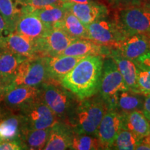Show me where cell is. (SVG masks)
Returning <instances> with one entry per match:
<instances>
[{
	"label": "cell",
	"mask_w": 150,
	"mask_h": 150,
	"mask_svg": "<svg viewBox=\"0 0 150 150\" xmlns=\"http://www.w3.org/2000/svg\"><path fill=\"white\" fill-rule=\"evenodd\" d=\"M50 128L43 129H22L20 133V139L25 146L26 149H43L47 142Z\"/></svg>",
	"instance_id": "24"
},
{
	"label": "cell",
	"mask_w": 150,
	"mask_h": 150,
	"mask_svg": "<svg viewBox=\"0 0 150 150\" xmlns=\"http://www.w3.org/2000/svg\"><path fill=\"white\" fill-rule=\"evenodd\" d=\"M117 24L127 36L150 33V7L144 5L123 9Z\"/></svg>",
	"instance_id": "7"
},
{
	"label": "cell",
	"mask_w": 150,
	"mask_h": 150,
	"mask_svg": "<svg viewBox=\"0 0 150 150\" xmlns=\"http://www.w3.org/2000/svg\"><path fill=\"white\" fill-rule=\"evenodd\" d=\"M128 90L114 60L110 57L104 61L99 91L107 109L115 110L117 93Z\"/></svg>",
	"instance_id": "4"
},
{
	"label": "cell",
	"mask_w": 150,
	"mask_h": 150,
	"mask_svg": "<svg viewBox=\"0 0 150 150\" xmlns=\"http://www.w3.org/2000/svg\"><path fill=\"white\" fill-rule=\"evenodd\" d=\"M76 39L70 36L61 28L55 27L44 36L35 40L38 56H55L63 51Z\"/></svg>",
	"instance_id": "9"
},
{
	"label": "cell",
	"mask_w": 150,
	"mask_h": 150,
	"mask_svg": "<svg viewBox=\"0 0 150 150\" xmlns=\"http://www.w3.org/2000/svg\"><path fill=\"white\" fill-rule=\"evenodd\" d=\"M65 2L69 3H77V4H83L88 3L91 1H93V0H65Z\"/></svg>",
	"instance_id": "37"
},
{
	"label": "cell",
	"mask_w": 150,
	"mask_h": 150,
	"mask_svg": "<svg viewBox=\"0 0 150 150\" xmlns=\"http://www.w3.org/2000/svg\"><path fill=\"white\" fill-rule=\"evenodd\" d=\"M145 6H148V7H150V0H149V2L145 4Z\"/></svg>",
	"instance_id": "40"
},
{
	"label": "cell",
	"mask_w": 150,
	"mask_h": 150,
	"mask_svg": "<svg viewBox=\"0 0 150 150\" xmlns=\"http://www.w3.org/2000/svg\"><path fill=\"white\" fill-rule=\"evenodd\" d=\"M63 6L86 26L108 15L106 6L94 1L83 4L65 2Z\"/></svg>",
	"instance_id": "12"
},
{
	"label": "cell",
	"mask_w": 150,
	"mask_h": 150,
	"mask_svg": "<svg viewBox=\"0 0 150 150\" xmlns=\"http://www.w3.org/2000/svg\"><path fill=\"white\" fill-rule=\"evenodd\" d=\"M115 47L122 56L135 61L150 50V40L145 34L131 35L120 41Z\"/></svg>",
	"instance_id": "15"
},
{
	"label": "cell",
	"mask_w": 150,
	"mask_h": 150,
	"mask_svg": "<svg viewBox=\"0 0 150 150\" xmlns=\"http://www.w3.org/2000/svg\"><path fill=\"white\" fill-rule=\"evenodd\" d=\"M107 110L102 99H85L79 100L67 120L75 134L95 135Z\"/></svg>",
	"instance_id": "2"
},
{
	"label": "cell",
	"mask_w": 150,
	"mask_h": 150,
	"mask_svg": "<svg viewBox=\"0 0 150 150\" xmlns=\"http://www.w3.org/2000/svg\"><path fill=\"white\" fill-rule=\"evenodd\" d=\"M9 33H10V31H9L8 27H7L6 24L2 17L0 15V38L5 36L6 35H7Z\"/></svg>",
	"instance_id": "35"
},
{
	"label": "cell",
	"mask_w": 150,
	"mask_h": 150,
	"mask_svg": "<svg viewBox=\"0 0 150 150\" xmlns=\"http://www.w3.org/2000/svg\"><path fill=\"white\" fill-rule=\"evenodd\" d=\"M102 146L97 136L93 134H75L72 138V145L70 149L74 150H95L101 149Z\"/></svg>",
	"instance_id": "29"
},
{
	"label": "cell",
	"mask_w": 150,
	"mask_h": 150,
	"mask_svg": "<svg viewBox=\"0 0 150 150\" xmlns=\"http://www.w3.org/2000/svg\"><path fill=\"white\" fill-rule=\"evenodd\" d=\"M141 94L131 91L118 92L116 95V108L120 109L122 113H128L135 110H140L143 107Z\"/></svg>",
	"instance_id": "27"
},
{
	"label": "cell",
	"mask_w": 150,
	"mask_h": 150,
	"mask_svg": "<svg viewBox=\"0 0 150 150\" xmlns=\"http://www.w3.org/2000/svg\"><path fill=\"white\" fill-rule=\"evenodd\" d=\"M47 80L45 56L31 57L19 65L10 86H40Z\"/></svg>",
	"instance_id": "6"
},
{
	"label": "cell",
	"mask_w": 150,
	"mask_h": 150,
	"mask_svg": "<svg viewBox=\"0 0 150 150\" xmlns=\"http://www.w3.org/2000/svg\"><path fill=\"white\" fill-rule=\"evenodd\" d=\"M0 46L28 58L37 57L35 40H31L13 31L0 38Z\"/></svg>",
	"instance_id": "14"
},
{
	"label": "cell",
	"mask_w": 150,
	"mask_h": 150,
	"mask_svg": "<svg viewBox=\"0 0 150 150\" xmlns=\"http://www.w3.org/2000/svg\"><path fill=\"white\" fill-rule=\"evenodd\" d=\"M135 1H138V0H114V1L117 3H129Z\"/></svg>",
	"instance_id": "39"
},
{
	"label": "cell",
	"mask_w": 150,
	"mask_h": 150,
	"mask_svg": "<svg viewBox=\"0 0 150 150\" xmlns=\"http://www.w3.org/2000/svg\"><path fill=\"white\" fill-rule=\"evenodd\" d=\"M136 65L138 66L137 84L138 93L146 96L150 93V68Z\"/></svg>",
	"instance_id": "31"
},
{
	"label": "cell",
	"mask_w": 150,
	"mask_h": 150,
	"mask_svg": "<svg viewBox=\"0 0 150 150\" xmlns=\"http://www.w3.org/2000/svg\"><path fill=\"white\" fill-rule=\"evenodd\" d=\"M23 6L19 0H0V15L10 32H13L18 20L22 15Z\"/></svg>",
	"instance_id": "23"
},
{
	"label": "cell",
	"mask_w": 150,
	"mask_h": 150,
	"mask_svg": "<svg viewBox=\"0 0 150 150\" xmlns=\"http://www.w3.org/2000/svg\"><path fill=\"white\" fill-rule=\"evenodd\" d=\"M40 87L30 86H16L8 87L0 98L8 109L18 111L30 102L40 97Z\"/></svg>",
	"instance_id": "11"
},
{
	"label": "cell",
	"mask_w": 150,
	"mask_h": 150,
	"mask_svg": "<svg viewBox=\"0 0 150 150\" xmlns=\"http://www.w3.org/2000/svg\"></svg>",
	"instance_id": "44"
},
{
	"label": "cell",
	"mask_w": 150,
	"mask_h": 150,
	"mask_svg": "<svg viewBox=\"0 0 150 150\" xmlns=\"http://www.w3.org/2000/svg\"><path fill=\"white\" fill-rule=\"evenodd\" d=\"M124 115L117 110H108L99 123L95 136L103 149L112 148L118 133L123 129Z\"/></svg>",
	"instance_id": "10"
},
{
	"label": "cell",
	"mask_w": 150,
	"mask_h": 150,
	"mask_svg": "<svg viewBox=\"0 0 150 150\" xmlns=\"http://www.w3.org/2000/svg\"><path fill=\"white\" fill-rule=\"evenodd\" d=\"M27 59L0 46V79L8 87L12 83L19 65Z\"/></svg>",
	"instance_id": "19"
},
{
	"label": "cell",
	"mask_w": 150,
	"mask_h": 150,
	"mask_svg": "<svg viewBox=\"0 0 150 150\" xmlns=\"http://www.w3.org/2000/svg\"><path fill=\"white\" fill-rule=\"evenodd\" d=\"M149 34H150V33H149ZM149 40H150V38H149Z\"/></svg>",
	"instance_id": "43"
},
{
	"label": "cell",
	"mask_w": 150,
	"mask_h": 150,
	"mask_svg": "<svg viewBox=\"0 0 150 150\" xmlns=\"http://www.w3.org/2000/svg\"><path fill=\"white\" fill-rule=\"evenodd\" d=\"M55 27L61 28L70 36L76 39H88L86 25L69 11H67L63 20Z\"/></svg>",
	"instance_id": "26"
},
{
	"label": "cell",
	"mask_w": 150,
	"mask_h": 150,
	"mask_svg": "<svg viewBox=\"0 0 150 150\" xmlns=\"http://www.w3.org/2000/svg\"><path fill=\"white\" fill-rule=\"evenodd\" d=\"M142 108H143V110H142L143 114L148 120L150 122V93L146 95Z\"/></svg>",
	"instance_id": "34"
},
{
	"label": "cell",
	"mask_w": 150,
	"mask_h": 150,
	"mask_svg": "<svg viewBox=\"0 0 150 150\" xmlns=\"http://www.w3.org/2000/svg\"><path fill=\"white\" fill-rule=\"evenodd\" d=\"M109 47L99 44L89 39H76L63 51L61 55L72 56H110Z\"/></svg>",
	"instance_id": "17"
},
{
	"label": "cell",
	"mask_w": 150,
	"mask_h": 150,
	"mask_svg": "<svg viewBox=\"0 0 150 150\" xmlns=\"http://www.w3.org/2000/svg\"><path fill=\"white\" fill-rule=\"evenodd\" d=\"M110 57L115 62L129 91L139 93L137 84L138 66L135 61L123 57L117 51H112Z\"/></svg>",
	"instance_id": "20"
},
{
	"label": "cell",
	"mask_w": 150,
	"mask_h": 150,
	"mask_svg": "<svg viewBox=\"0 0 150 150\" xmlns=\"http://www.w3.org/2000/svg\"><path fill=\"white\" fill-rule=\"evenodd\" d=\"M108 1H110V2H113V1H114V0H108Z\"/></svg>",
	"instance_id": "41"
},
{
	"label": "cell",
	"mask_w": 150,
	"mask_h": 150,
	"mask_svg": "<svg viewBox=\"0 0 150 150\" xmlns=\"http://www.w3.org/2000/svg\"><path fill=\"white\" fill-rule=\"evenodd\" d=\"M50 29L33 13H28L20 16L15 31L31 40H36L44 36Z\"/></svg>",
	"instance_id": "18"
},
{
	"label": "cell",
	"mask_w": 150,
	"mask_h": 150,
	"mask_svg": "<svg viewBox=\"0 0 150 150\" xmlns=\"http://www.w3.org/2000/svg\"><path fill=\"white\" fill-rule=\"evenodd\" d=\"M18 112L22 118V129H47L58 122L57 117L40 97L25 105Z\"/></svg>",
	"instance_id": "5"
},
{
	"label": "cell",
	"mask_w": 150,
	"mask_h": 150,
	"mask_svg": "<svg viewBox=\"0 0 150 150\" xmlns=\"http://www.w3.org/2000/svg\"><path fill=\"white\" fill-rule=\"evenodd\" d=\"M23 6L22 14L32 13L35 9L43 8L50 5H62L65 0H19Z\"/></svg>",
	"instance_id": "30"
},
{
	"label": "cell",
	"mask_w": 150,
	"mask_h": 150,
	"mask_svg": "<svg viewBox=\"0 0 150 150\" xmlns=\"http://www.w3.org/2000/svg\"><path fill=\"white\" fill-rule=\"evenodd\" d=\"M137 150H150V146L145 145V144L140 143L139 145H138L136 148Z\"/></svg>",
	"instance_id": "38"
},
{
	"label": "cell",
	"mask_w": 150,
	"mask_h": 150,
	"mask_svg": "<svg viewBox=\"0 0 150 150\" xmlns=\"http://www.w3.org/2000/svg\"><path fill=\"white\" fill-rule=\"evenodd\" d=\"M26 149L25 146L20 138L11 140L0 141V150H21Z\"/></svg>",
	"instance_id": "32"
},
{
	"label": "cell",
	"mask_w": 150,
	"mask_h": 150,
	"mask_svg": "<svg viewBox=\"0 0 150 150\" xmlns=\"http://www.w3.org/2000/svg\"><path fill=\"white\" fill-rule=\"evenodd\" d=\"M0 114H1V112H0Z\"/></svg>",
	"instance_id": "42"
},
{
	"label": "cell",
	"mask_w": 150,
	"mask_h": 150,
	"mask_svg": "<svg viewBox=\"0 0 150 150\" xmlns=\"http://www.w3.org/2000/svg\"><path fill=\"white\" fill-rule=\"evenodd\" d=\"M40 97L57 118H68L79 100L61 83L47 81L40 86Z\"/></svg>",
	"instance_id": "3"
},
{
	"label": "cell",
	"mask_w": 150,
	"mask_h": 150,
	"mask_svg": "<svg viewBox=\"0 0 150 150\" xmlns=\"http://www.w3.org/2000/svg\"><path fill=\"white\" fill-rule=\"evenodd\" d=\"M123 115V129L132 131L141 138L150 134V122L142 110H135Z\"/></svg>",
	"instance_id": "21"
},
{
	"label": "cell",
	"mask_w": 150,
	"mask_h": 150,
	"mask_svg": "<svg viewBox=\"0 0 150 150\" xmlns=\"http://www.w3.org/2000/svg\"><path fill=\"white\" fill-rule=\"evenodd\" d=\"M88 39L104 45L115 46L126 38V35L117 22L105 20V18L86 26Z\"/></svg>",
	"instance_id": "8"
},
{
	"label": "cell",
	"mask_w": 150,
	"mask_h": 150,
	"mask_svg": "<svg viewBox=\"0 0 150 150\" xmlns=\"http://www.w3.org/2000/svg\"><path fill=\"white\" fill-rule=\"evenodd\" d=\"M7 88H8V86H6V84L0 79V98H1V95H2L4 92L5 91V90Z\"/></svg>",
	"instance_id": "36"
},
{
	"label": "cell",
	"mask_w": 150,
	"mask_h": 150,
	"mask_svg": "<svg viewBox=\"0 0 150 150\" xmlns=\"http://www.w3.org/2000/svg\"><path fill=\"white\" fill-rule=\"evenodd\" d=\"M22 129V118L19 114H9L0 117V141L20 138Z\"/></svg>",
	"instance_id": "22"
},
{
	"label": "cell",
	"mask_w": 150,
	"mask_h": 150,
	"mask_svg": "<svg viewBox=\"0 0 150 150\" xmlns=\"http://www.w3.org/2000/svg\"><path fill=\"white\" fill-rule=\"evenodd\" d=\"M85 56L59 55L45 56L48 80L60 82L61 79L70 72Z\"/></svg>",
	"instance_id": "13"
},
{
	"label": "cell",
	"mask_w": 150,
	"mask_h": 150,
	"mask_svg": "<svg viewBox=\"0 0 150 150\" xmlns=\"http://www.w3.org/2000/svg\"><path fill=\"white\" fill-rule=\"evenodd\" d=\"M67 11L63 4L50 5L35 9L32 13L50 29H52L63 20Z\"/></svg>",
	"instance_id": "25"
},
{
	"label": "cell",
	"mask_w": 150,
	"mask_h": 150,
	"mask_svg": "<svg viewBox=\"0 0 150 150\" xmlns=\"http://www.w3.org/2000/svg\"><path fill=\"white\" fill-rule=\"evenodd\" d=\"M103 63L102 56H85L60 83L79 100L91 98L99 92Z\"/></svg>",
	"instance_id": "1"
},
{
	"label": "cell",
	"mask_w": 150,
	"mask_h": 150,
	"mask_svg": "<svg viewBox=\"0 0 150 150\" xmlns=\"http://www.w3.org/2000/svg\"><path fill=\"white\" fill-rule=\"evenodd\" d=\"M142 140V138L134 132L122 129L118 133L112 147L119 150L136 149L137 146L141 143Z\"/></svg>",
	"instance_id": "28"
},
{
	"label": "cell",
	"mask_w": 150,
	"mask_h": 150,
	"mask_svg": "<svg viewBox=\"0 0 150 150\" xmlns=\"http://www.w3.org/2000/svg\"><path fill=\"white\" fill-rule=\"evenodd\" d=\"M136 64L150 68V50L145 52L134 61Z\"/></svg>",
	"instance_id": "33"
},
{
	"label": "cell",
	"mask_w": 150,
	"mask_h": 150,
	"mask_svg": "<svg viewBox=\"0 0 150 150\" xmlns=\"http://www.w3.org/2000/svg\"><path fill=\"white\" fill-rule=\"evenodd\" d=\"M74 131L68 124L56 122L50 128L45 150H65L70 149Z\"/></svg>",
	"instance_id": "16"
}]
</instances>
